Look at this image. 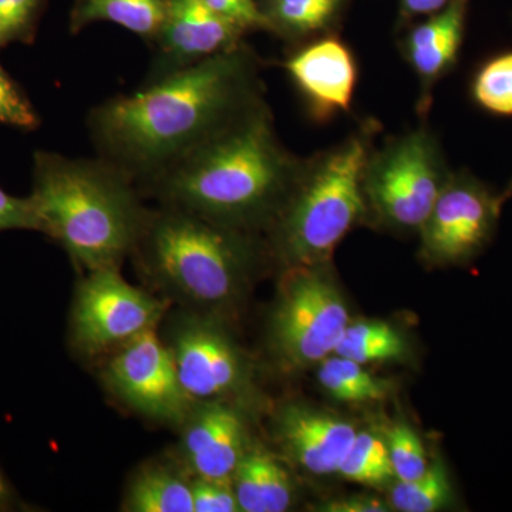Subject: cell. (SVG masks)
Instances as JSON below:
<instances>
[{
  "instance_id": "1",
  "label": "cell",
  "mask_w": 512,
  "mask_h": 512,
  "mask_svg": "<svg viewBox=\"0 0 512 512\" xmlns=\"http://www.w3.org/2000/svg\"><path fill=\"white\" fill-rule=\"evenodd\" d=\"M261 64L244 42L137 92L104 100L87 116L96 156L123 168L143 192L266 101Z\"/></svg>"
},
{
  "instance_id": "2",
  "label": "cell",
  "mask_w": 512,
  "mask_h": 512,
  "mask_svg": "<svg viewBox=\"0 0 512 512\" xmlns=\"http://www.w3.org/2000/svg\"><path fill=\"white\" fill-rule=\"evenodd\" d=\"M306 160L285 147L269 104H259L143 188L144 197L224 227L268 232L284 210Z\"/></svg>"
},
{
  "instance_id": "3",
  "label": "cell",
  "mask_w": 512,
  "mask_h": 512,
  "mask_svg": "<svg viewBox=\"0 0 512 512\" xmlns=\"http://www.w3.org/2000/svg\"><path fill=\"white\" fill-rule=\"evenodd\" d=\"M40 231L83 271L120 269L133 255L151 211L136 181L106 158L50 151L33 156L29 195Z\"/></svg>"
},
{
  "instance_id": "4",
  "label": "cell",
  "mask_w": 512,
  "mask_h": 512,
  "mask_svg": "<svg viewBox=\"0 0 512 512\" xmlns=\"http://www.w3.org/2000/svg\"><path fill=\"white\" fill-rule=\"evenodd\" d=\"M264 254L268 248L252 232L158 205L131 256L181 308L222 318L241 301Z\"/></svg>"
},
{
  "instance_id": "5",
  "label": "cell",
  "mask_w": 512,
  "mask_h": 512,
  "mask_svg": "<svg viewBox=\"0 0 512 512\" xmlns=\"http://www.w3.org/2000/svg\"><path fill=\"white\" fill-rule=\"evenodd\" d=\"M376 131L375 123L365 124L306 160L284 210L268 229V254L286 268L329 264L340 242L369 217L363 180Z\"/></svg>"
},
{
  "instance_id": "6",
  "label": "cell",
  "mask_w": 512,
  "mask_h": 512,
  "mask_svg": "<svg viewBox=\"0 0 512 512\" xmlns=\"http://www.w3.org/2000/svg\"><path fill=\"white\" fill-rule=\"evenodd\" d=\"M451 170L439 137L420 124L373 147L365 170L369 215L394 231H420Z\"/></svg>"
},
{
  "instance_id": "7",
  "label": "cell",
  "mask_w": 512,
  "mask_h": 512,
  "mask_svg": "<svg viewBox=\"0 0 512 512\" xmlns=\"http://www.w3.org/2000/svg\"><path fill=\"white\" fill-rule=\"evenodd\" d=\"M328 265L291 266L282 278L269 320V348L293 372L333 355L350 323L348 305Z\"/></svg>"
},
{
  "instance_id": "8",
  "label": "cell",
  "mask_w": 512,
  "mask_h": 512,
  "mask_svg": "<svg viewBox=\"0 0 512 512\" xmlns=\"http://www.w3.org/2000/svg\"><path fill=\"white\" fill-rule=\"evenodd\" d=\"M161 338L195 403L227 402L244 409L252 394L251 367L221 318L181 308L168 318Z\"/></svg>"
},
{
  "instance_id": "9",
  "label": "cell",
  "mask_w": 512,
  "mask_h": 512,
  "mask_svg": "<svg viewBox=\"0 0 512 512\" xmlns=\"http://www.w3.org/2000/svg\"><path fill=\"white\" fill-rule=\"evenodd\" d=\"M168 301L128 284L120 269L87 272L77 285L70 315L74 348L87 356L113 352L148 329L158 328Z\"/></svg>"
},
{
  "instance_id": "10",
  "label": "cell",
  "mask_w": 512,
  "mask_h": 512,
  "mask_svg": "<svg viewBox=\"0 0 512 512\" xmlns=\"http://www.w3.org/2000/svg\"><path fill=\"white\" fill-rule=\"evenodd\" d=\"M504 202L470 171H451L420 228V255L431 265H466L493 241Z\"/></svg>"
},
{
  "instance_id": "11",
  "label": "cell",
  "mask_w": 512,
  "mask_h": 512,
  "mask_svg": "<svg viewBox=\"0 0 512 512\" xmlns=\"http://www.w3.org/2000/svg\"><path fill=\"white\" fill-rule=\"evenodd\" d=\"M103 369V382L134 413L168 426L181 427L194 407L175 369L173 356L148 329L113 350Z\"/></svg>"
},
{
  "instance_id": "12",
  "label": "cell",
  "mask_w": 512,
  "mask_h": 512,
  "mask_svg": "<svg viewBox=\"0 0 512 512\" xmlns=\"http://www.w3.org/2000/svg\"><path fill=\"white\" fill-rule=\"evenodd\" d=\"M248 30L208 8L202 0H165V15L154 37L146 82L154 83L244 43Z\"/></svg>"
},
{
  "instance_id": "13",
  "label": "cell",
  "mask_w": 512,
  "mask_h": 512,
  "mask_svg": "<svg viewBox=\"0 0 512 512\" xmlns=\"http://www.w3.org/2000/svg\"><path fill=\"white\" fill-rule=\"evenodd\" d=\"M180 429L184 470L194 478L232 484L252 447L244 409L227 402H198Z\"/></svg>"
},
{
  "instance_id": "14",
  "label": "cell",
  "mask_w": 512,
  "mask_h": 512,
  "mask_svg": "<svg viewBox=\"0 0 512 512\" xmlns=\"http://www.w3.org/2000/svg\"><path fill=\"white\" fill-rule=\"evenodd\" d=\"M313 119L326 121L352 106L357 64L350 47L335 36L296 46L282 63Z\"/></svg>"
},
{
  "instance_id": "15",
  "label": "cell",
  "mask_w": 512,
  "mask_h": 512,
  "mask_svg": "<svg viewBox=\"0 0 512 512\" xmlns=\"http://www.w3.org/2000/svg\"><path fill=\"white\" fill-rule=\"evenodd\" d=\"M275 439L293 463L313 476L338 474L356 439L349 421L305 404L288 403L276 413Z\"/></svg>"
},
{
  "instance_id": "16",
  "label": "cell",
  "mask_w": 512,
  "mask_h": 512,
  "mask_svg": "<svg viewBox=\"0 0 512 512\" xmlns=\"http://www.w3.org/2000/svg\"><path fill=\"white\" fill-rule=\"evenodd\" d=\"M468 0H450L443 9L414 26L403 40L402 53L417 82V114L429 116L436 84L454 69L466 33Z\"/></svg>"
},
{
  "instance_id": "17",
  "label": "cell",
  "mask_w": 512,
  "mask_h": 512,
  "mask_svg": "<svg viewBox=\"0 0 512 512\" xmlns=\"http://www.w3.org/2000/svg\"><path fill=\"white\" fill-rule=\"evenodd\" d=\"M241 512H285L293 503V481L284 463L259 446H252L232 478Z\"/></svg>"
},
{
  "instance_id": "18",
  "label": "cell",
  "mask_w": 512,
  "mask_h": 512,
  "mask_svg": "<svg viewBox=\"0 0 512 512\" xmlns=\"http://www.w3.org/2000/svg\"><path fill=\"white\" fill-rule=\"evenodd\" d=\"M343 3L345 0H258L265 30L296 45L328 36Z\"/></svg>"
},
{
  "instance_id": "19",
  "label": "cell",
  "mask_w": 512,
  "mask_h": 512,
  "mask_svg": "<svg viewBox=\"0 0 512 512\" xmlns=\"http://www.w3.org/2000/svg\"><path fill=\"white\" fill-rule=\"evenodd\" d=\"M123 510L130 512H194L192 480L184 468L150 464L128 484Z\"/></svg>"
},
{
  "instance_id": "20",
  "label": "cell",
  "mask_w": 512,
  "mask_h": 512,
  "mask_svg": "<svg viewBox=\"0 0 512 512\" xmlns=\"http://www.w3.org/2000/svg\"><path fill=\"white\" fill-rule=\"evenodd\" d=\"M165 15V0H76L70 10L73 35L97 22H110L153 42Z\"/></svg>"
},
{
  "instance_id": "21",
  "label": "cell",
  "mask_w": 512,
  "mask_h": 512,
  "mask_svg": "<svg viewBox=\"0 0 512 512\" xmlns=\"http://www.w3.org/2000/svg\"><path fill=\"white\" fill-rule=\"evenodd\" d=\"M407 343L402 333L382 320H350L333 355L355 360L360 365L403 359Z\"/></svg>"
},
{
  "instance_id": "22",
  "label": "cell",
  "mask_w": 512,
  "mask_h": 512,
  "mask_svg": "<svg viewBox=\"0 0 512 512\" xmlns=\"http://www.w3.org/2000/svg\"><path fill=\"white\" fill-rule=\"evenodd\" d=\"M318 379L323 389L345 403H373L386 399L389 387L365 370V365L339 355L319 363Z\"/></svg>"
},
{
  "instance_id": "23",
  "label": "cell",
  "mask_w": 512,
  "mask_h": 512,
  "mask_svg": "<svg viewBox=\"0 0 512 512\" xmlns=\"http://www.w3.org/2000/svg\"><path fill=\"white\" fill-rule=\"evenodd\" d=\"M471 99L497 117H512V50L485 60L471 80Z\"/></svg>"
},
{
  "instance_id": "24",
  "label": "cell",
  "mask_w": 512,
  "mask_h": 512,
  "mask_svg": "<svg viewBox=\"0 0 512 512\" xmlns=\"http://www.w3.org/2000/svg\"><path fill=\"white\" fill-rule=\"evenodd\" d=\"M338 474L357 484L382 485L394 477L386 440L370 431H357Z\"/></svg>"
},
{
  "instance_id": "25",
  "label": "cell",
  "mask_w": 512,
  "mask_h": 512,
  "mask_svg": "<svg viewBox=\"0 0 512 512\" xmlns=\"http://www.w3.org/2000/svg\"><path fill=\"white\" fill-rule=\"evenodd\" d=\"M451 498L453 490L446 467L437 461L416 480L397 481L390 493V504L400 512H434L446 507Z\"/></svg>"
},
{
  "instance_id": "26",
  "label": "cell",
  "mask_w": 512,
  "mask_h": 512,
  "mask_svg": "<svg viewBox=\"0 0 512 512\" xmlns=\"http://www.w3.org/2000/svg\"><path fill=\"white\" fill-rule=\"evenodd\" d=\"M387 450L392 463L394 477L399 481H412L423 476L429 468L426 450L420 437L409 424H394L387 434Z\"/></svg>"
},
{
  "instance_id": "27",
  "label": "cell",
  "mask_w": 512,
  "mask_h": 512,
  "mask_svg": "<svg viewBox=\"0 0 512 512\" xmlns=\"http://www.w3.org/2000/svg\"><path fill=\"white\" fill-rule=\"evenodd\" d=\"M46 0H0V49L35 40Z\"/></svg>"
},
{
  "instance_id": "28",
  "label": "cell",
  "mask_w": 512,
  "mask_h": 512,
  "mask_svg": "<svg viewBox=\"0 0 512 512\" xmlns=\"http://www.w3.org/2000/svg\"><path fill=\"white\" fill-rule=\"evenodd\" d=\"M0 124L20 130H35L40 116L25 90L0 64Z\"/></svg>"
},
{
  "instance_id": "29",
  "label": "cell",
  "mask_w": 512,
  "mask_h": 512,
  "mask_svg": "<svg viewBox=\"0 0 512 512\" xmlns=\"http://www.w3.org/2000/svg\"><path fill=\"white\" fill-rule=\"evenodd\" d=\"M191 480L194 512H241L232 484L194 477Z\"/></svg>"
},
{
  "instance_id": "30",
  "label": "cell",
  "mask_w": 512,
  "mask_h": 512,
  "mask_svg": "<svg viewBox=\"0 0 512 512\" xmlns=\"http://www.w3.org/2000/svg\"><path fill=\"white\" fill-rule=\"evenodd\" d=\"M13 229L40 231L39 218L30 197H13L0 188V232Z\"/></svg>"
},
{
  "instance_id": "31",
  "label": "cell",
  "mask_w": 512,
  "mask_h": 512,
  "mask_svg": "<svg viewBox=\"0 0 512 512\" xmlns=\"http://www.w3.org/2000/svg\"><path fill=\"white\" fill-rule=\"evenodd\" d=\"M208 8L234 20L245 30H265V19L258 0H202Z\"/></svg>"
},
{
  "instance_id": "32",
  "label": "cell",
  "mask_w": 512,
  "mask_h": 512,
  "mask_svg": "<svg viewBox=\"0 0 512 512\" xmlns=\"http://www.w3.org/2000/svg\"><path fill=\"white\" fill-rule=\"evenodd\" d=\"M318 510L325 512H384L389 510V507L375 497L355 495V497L329 501V503L320 505Z\"/></svg>"
},
{
  "instance_id": "33",
  "label": "cell",
  "mask_w": 512,
  "mask_h": 512,
  "mask_svg": "<svg viewBox=\"0 0 512 512\" xmlns=\"http://www.w3.org/2000/svg\"><path fill=\"white\" fill-rule=\"evenodd\" d=\"M448 2L450 0H402V16L407 19L430 16L443 9Z\"/></svg>"
},
{
  "instance_id": "34",
  "label": "cell",
  "mask_w": 512,
  "mask_h": 512,
  "mask_svg": "<svg viewBox=\"0 0 512 512\" xmlns=\"http://www.w3.org/2000/svg\"><path fill=\"white\" fill-rule=\"evenodd\" d=\"M8 495V485H6L5 480H3L2 473H0V504L8 498Z\"/></svg>"
},
{
  "instance_id": "35",
  "label": "cell",
  "mask_w": 512,
  "mask_h": 512,
  "mask_svg": "<svg viewBox=\"0 0 512 512\" xmlns=\"http://www.w3.org/2000/svg\"><path fill=\"white\" fill-rule=\"evenodd\" d=\"M500 195L501 200H503V202L510 200V198H512V178L510 183L507 184V187H505V190L501 192Z\"/></svg>"
}]
</instances>
